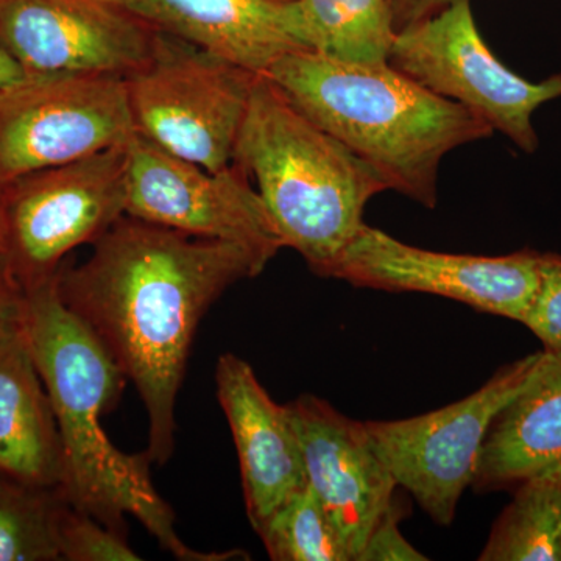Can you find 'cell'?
Listing matches in <instances>:
<instances>
[{
  "label": "cell",
  "mask_w": 561,
  "mask_h": 561,
  "mask_svg": "<svg viewBox=\"0 0 561 561\" xmlns=\"http://www.w3.org/2000/svg\"><path fill=\"white\" fill-rule=\"evenodd\" d=\"M271 261L250 247L125 214L92 243L83 264L58 272L66 308L138 389L153 463H168L175 451L176 397L203 316L228 287L261 275Z\"/></svg>",
  "instance_id": "1"
},
{
  "label": "cell",
  "mask_w": 561,
  "mask_h": 561,
  "mask_svg": "<svg viewBox=\"0 0 561 561\" xmlns=\"http://www.w3.org/2000/svg\"><path fill=\"white\" fill-rule=\"evenodd\" d=\"M55 279L22 294L18 327L57 419L62 496L121 534L125 516H135L175 559H239L242 552H197L181 540L172 508L151 483L149 456H130L111 443L102 416L116 405L127 379L87 324L66 308Z\"/></svg>",
  "instance_id": "2"
},
{
  "label": "cell",
  "mask_w": 561,
  "mask_h": 561,
  "mask_svg": "<svg viewBox=\"0 0 561 561\" xmlns=\"http://www.w3.org/2000/svg\"><path fill=\"white\" fill-rule=\"evenodd\" d=\"M268 79L313 124L370 164L389 191L434 209L446 154L491 138L493 128L390 62L357 65L294 50Z\"/></svg>",
  "instance_id": "3"
},
{
  "label": "cell",
  "mask_w": 561,
  "mask_h": 561,
  "mask_svg": "<svg viewBox=\"0 0 561 561\" xmlns=\"http://www.w3.org/2000/svg\"><path fill=\"white\" fill-rule=\"evenodd\" d=\"M232 162L256 181L283 245L323 278L364 227L368 202L389 191L370 164L308 119L267 76L254 81Z\"/></svg>",
  "instance_id": "4"
},
{
  "label": "cell",
  "mask_w": 561,
  "mask_h": 561,
  "mask_svg": "<svg viewBox=\"0 0 561 561\" xmlns=\"http://www.w3.org/2000/svg\"><path fill=\"white\" fill-rule=\"evenodd\" d=\"M127 144L2 186L0 264L22 294L54 279L70 251L125 216Z\"/></svg>",
  "instance_id": "5"
},
{
  "label": "cell",
  "mask_w": 561,
  "mask_h": 561,
  "mask_svg": "<svg viewBox=\"0 0 561 561\" xmlns=\"http://www.w3.org/2000/svg\"><path fill=\"white\" fill-rule=\"evenodd\" d=\"M257 73L157 32L150 57L124 77L135 133L219 172L232 164Z\"/></svg>",
  "instance_id": "6"
},
{
  "label": "cell",
  "mask_w": 561,
  "mask_h": 561,
  "mask_svg": "<svg viewBox=\"0 0 561 561\" xmlns=\"http://www.w3.org/2000/svg\"><path fill=\"white\" fill-rule=\"evenodd\" d=\"M389 62L478 114L524 153L540 146L535 111L561 98V70L535 83L497 60L479 32L470 0H451L434 16L398 32Z\"/></svg>",
  "instance_id": "7"
},
{
  "label": "cell",
  "mask_w": 561,
  "mask_h": 561,
  "mask_svg": "<svg viewBox=\"0 0 561 561\" xmlns=\"http://www.w3.org/2000/svg\"><path fill=\"white\" fill-rule=\"evenodd\" d=\"M549 351L501 368L470 397L438 411L398 421H365L397 485L440 526H451L478 472L483 442L497 413L541 371Z\"/></svg>",
  "instance_id": "8"
},
{
  "label": "cell",
  "mask_w": 561,
  "mask_h": 561,
  "mask_svg": "<svg viewBox=\"0 0 561 561\" xmlns=\"http://www.w3.org/2000/svg\"><path fill=\"white\" fill-rule=\"evenodd\" d=\"M135 135L124 77L25 76L0 90V187Z\"/></svg>",
  "instance_id": "9"
},
{
  "label": "cell",
  "mask_w": 561,
  "mask_h": 561,
  "mask_svg": "<svg viewBox=\"0 0 561 561\" xmlns=\"http://www.w3.org/2000/svg\"><path fill=\"white\" fill-rule=\"evenodd\" d=\"M125 214L197 238L250 247L271 260L284 249L271 214L239 165L208 171L138 133L127 144Z\"/></svg>",
  "instance_id": "10"
},
{
  "label": "cell",
  "mask_w": 561,
  "mask_h": 561,
  "mask_svg": "<svg viewBox=\"0 0 561 561\" xmlns=\"http://www.w3.org/2000/svg\"><path fill=\"white\" fill-rule=\"evenodd\" d=\"M540 254L534 250L504 256L442 253L409 245L364 224L328 278L364 289L437 295L522 323L537 291Z\"/></svg>",
  "instance_id": "11"
},
{
  "label": "cell",
  "mask_w": 561,
  "mask_h": 561,
  "mask_svg": "<svg viewBox=\"0 0 561 561\" xmlns=\"http://www.w3.org/2000/svg\"><path fill=\"white\" fill-rule=\"evenodd\" d=\"M157 31L119 0H0V47L25 76L127 77Z\"/></svg>",
  "instance_id": "12"
},
{
  "label": "cell",
  "mask_w": 561,
  "mask_h": 561,
  "mask_svg": "<svg viewBox=\"0 0 561 561\" xmlns=\"http://www.w3.org/2000/svg\"><path fill=\"white\" fill-rule=\"evenodd\" d=\"M287 405L300 438L308 485L356 561L393 500L397 481L367 424L348 419L313 394H302Z\"/></svg>",
  "instance_id": "13"
},
{
  "label": "cell",
  "mask_w": 561,
  "mask_h": 561,
  "mask_svg": "<svg viewBox=\"0 0 561 561\" xmlns=\"http://www.w3.org/2000/svg\"><path fill=\"white\" fill-rule=\"evenodd\" d=\"M217 398L241 465L247 515L254 531L308 485L289 405L272 400L249 362L224 354L216 367Z\"/></svg>",
  "instance_id": "14"
},
{
  "label": "cell",
  "mask_w": 561,
  "mask_h": 561,
  "mask_svg": "<svg viewBox=\"0 0 561 561\" xmlns=\"http://www.w3.org/2000/svg\"><path fill=\"white\" fill-rule=\"evenodd\" d=\"M153 31L264 76L294 50H311L295 0H119Z\"/></svg>",
  "instance_id": "15"
},
{
  "label": "cell",
  "mask_w": 561,
  "mask_h": 561,
  "mask_svg": "<svg viewBox=\"0 0 561 561\" xmlns=\"http://www.w3.org/2000/svg\"><path fill=\"white\" fill-rule=\"evenodd\" d=\"M0 474L38 489L62 483L57 419L18 323L0 331Z\"/></svg>",
  "instance_id": "16"
},
{
  "label": "cell",
  "mask_w": 561,
  "mask_h": 561,
  "mask_svg": "<svg viewBox=\"0 0 561 561\" xmlns=\"http://www.w3.org/2000/svg\"><path fill=\"white\" fill-rule=\"evenodd\" d=\"M561 461V353L494 419L476 472L478 493L515 489Z\"/></svg>",
  "instance_id": "17"
},
{
  "label": "cell",
  "mask_w": 561,
  "mask_h": 561,
  "mask_svg": "<svg viewBox=\"0 0 561 561\" xmlns=\"http://www.w3.org/2000/svg\"><path fill=\"white\" fill-rule=\"evenodd\" d=\"M481 561H561V461L515 486Z\"/></svg>",
  "instance_id": "18"
},
{
  "label": "cell",
  "mask_w": 561,
  "mask_h": 561,
  "mask_svg": "<svg viewBox=\"0 0 561 561\" xmlns=\"http://www.w3.org/2000/svg\"><path fill=\"white\" fill-rule=\"evenodd\" d=\"M309 49L343 62H389L398 31L390 0H295Z\"/></svg>",
  "instance_id": "19"
},
{
  "label": "cell",
  "mask_w": 561,
  "mask_h": 561,
  "mask_svg": "<svg viewBox=\"0 0 561 561\" xmlns=\"http://www.w3.org/2000/svg\"><path fill=\"white\" fill-rule=\"evenodd\" d=\"M66 497L0 474V561L61 560L58 519Z\"/></svg>",
  "instance_id": "20"
},
{
  "label": "cell",
  "mask_w": 561,
  "mask_h": 561,
  "mask_svg": "<svg viewBox=\"0 0 561 561\" xmlns=\"http://www.w3.org/2000/svg\"><path fill=\"white\" fill-rule=\"evenodd\" d=\"M256 534L275 561H353L341 531L309 485L284 502Z\"/></svg>",
  "instance_id": "21"
},
{
  "label": "cell",
  "mask_w": 561,
  "mask_h": 561,
  "mask_svg": "<svg viewBox=\"0 0 561 561\" xmlns=\"http://www.w3.org/2000/svg\"><path fill=\"white\" fill-rule=\"evenodd\" d=\"M58 546L61 560L136 561L138 553L125 540V534L103 526L88 513L65 501L58 519Z\"/></svg>",
  "instance_id": "22"
},
{
  "label": "cell",
  "mask_w": 561,
  "mask_h": 561,
  "mask_svg": "<svg viewBox=\"0 0 561 561\" xmlns=\"http://www.w3.org/2000/svg\"><path fill=\"white\" fill-rule=\"evenodd\" d=\"M534 332L546 351L561 353V256L540 254L537 291L522 321Z\"/></svg>",
  "instance_id": "23"
},
{
  "label": "cell",
  "mask_w": 561,
  "mask_h": 561,
  "mask_svg": "<svg viewBox=\"0 0 561 561\" xmlns=\"http://www.w3.org/2000/svg\"><path fill=\"white\" fill-rule=\"evenodd\" d=\"M404 518V507L397 497L391 500L387 511L373 527L370 537L356 561H423L424 553L413 548L401 534L400 523Z\"/></svg>",
  "instance_id": "24"
},
{
  "label": "cell",
  "mask_w": 561,
  "mask_h": 561,
  "mask_svg": "<svg viewBox=\"0 0 561 561\" xmlns=\"http://www.w3.org/2000/svg\"><path fill=\"white\" fill-rule=\"evenodd\" d=\"M451 0H390L393 11L394 27L398 32L416 22L434 16L445 9Z\"/></svg>",
  "instance_id": "25"
},
{
  "label": "cell",
  "mask_w": 561,
  "mask_h": 561,
  "mask_svg": "<svg viewBox=\"0 0 561 561\" xmlns=\"http://www.w3.org/2000/svg\"><path fill=\"white\" fill-rule=\"evenodd\" d=\"M22 291L0 264V331L9 330L20 320Z\"/></svg>",
  "instance_id": "26"
},
{
  "label": "cell",
  "mask_w": 561,
  "mask_h": 561,
  "mask_svg": "<svg viewBox=\"0 0 561 561\" xmlns=\"http://www.w3.org/2000/svg\"><path fill=\"white\" fill-rule=\"evenodd\" d=\"M24 69L18 65V61L11 57L9 51L0 47V90L9 87V84L16 83V81L24 79Z\"/></svg>",
  "instance_id": "27"
},
{
  "label": "cell",
  "mask_w": 561,
  "mask_h": 561,
  "mask_svg": "<svg viewBox=\"0 0 561 561\" xmlns=\"http://www.w3.org/2000/svg\"><path fill=\"white\" fill-rule=\"evenodd\" d=\"M0 198H2V187H0Z\"/></svg>",
  "instance_id": "28"
}]
</instances>
